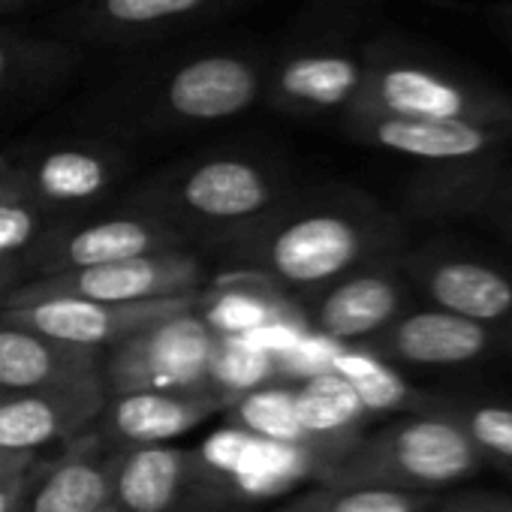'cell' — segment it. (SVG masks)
Listing matches in <instances>:
<instances>
[{
    "mask_svg": "<svg viewBox=\"0 0 512 512\" xmlns=\"http://www.w3.org/2000/svg\"><path fill=\"white\" fill-rule=\"evenodd\" d=\"M407 226L368 193L350 187L293 190L256 223L220 238L238 266L290 299H305L332 281L404 250Z\"/></svg>",
    "mask_w": 512,
    "mask_h": 512,
    "instance_id": "1",
    "label": "cell"
},
{
    "mask_svg": "<svg viewBox=\"0 0 512 512\" xmlns=\"http://www.w3.org/2000/svg\"><path fill=\"white\" fill-rule=\"evenodd\" d=\"M269 49L260 43H202L124 73L103 94L115 124L133 130H193L250 112L266 91Z\"/></svg>",
    "mask_w": 512,
    "mask_h": 512,
    "instance_id": "2",
    "label": "cell"
},
{
    "mask_svg": "<svg viewBox=\"0 0 512 512\" xmlns=\"http://www.w3.org/2000/svg\"><path fill=\"white\" fill-rule=\"evenodd\" d=\"M290 193V172L281 160L250 148H217L160 169L127 202L163 217L187 244L193 235L217 244L266 217Z\"/></svg>",
    "mask_w": 512,
    "mask_h": 512,
    "instance_id": "3",
    "label": "cell"
},
{
    "mask_svg": "<svg viewBox=\"0 0 512 512\" xmlns=\"http://www.w3.org/2000/svg\"><path fill=\"white\" fill-rule=\"evenodd\" d=\"M353 112L512 130V94L506 88L389 34L365 43V85Z\"/></svg>",
    "mask_w": 512,
    "mask_h": 512,
    "instance_id": "4",
    "label": "cell"
},
{
    "mask_svg": "<svg viewBox=\"0 0 512 512\" xmlns=\"http://www.w3.org/2000/svg\"><path fill=\"white\" fill-rule=\"evenodd\" d=\"M317 7L275 49H269L263 100L290 118L344 121L365 85V43L338 13Z\"/></svg>",
    "mask_w": 512,
    "mask_h": 512,
    "instance_id": "5",
    "label": "cell"
},
{
    "mask_svg": "<svg viewBox=\"0 0 512 512\" xmlns=\"http://www.w3.org/2000/svg\"><path fill=\"white\" fill-rule=\"evenodd\" d=\"M482 470V455L452 419L410 413L401 422L359 437L320 473V485L431 494L467 482Z\"/></svg>",
    "mask_w": 512,
    "mask_h": 512,
    "instance_id": "6",
    "label": "cell"
},
{
    "mask_svg": "<svg viewBox=\"0 0 512 512\" xmlns=\"http://www.w3.org/2000/svg\"><path fill=\"white\" fill-rule=\"evenodd\" d=\"M217 335L196 314V308L157 320L100 356V383L106 395L124 392H181L211 395L208 368Z\"/></svg>",
    "mask_w": 512,
    "mask_h": 512,
    "instance_id": "7",
    "label": "cell"
},
{
    "mask_svg": "<svg viewBox=\"0 0 512 512\" xmlns=\"http://www.w3.org/2000/svg\"><path fill=\"white\" fill-rule=\"evenodd\" d=\"M187 241L163 217L145 211L133 202H124L115 211L79 214L58 220L46 229L40 244L28 256L31 281L52 278L61 272L109 266L136 256L184 250Z\"/></svg>",
    "mask_w": 512,
    "mask_h": 512,
    "instance_id": "8",
    "label": "cell"
},
{
    "mask_svg": "<svg viewBox=\"0 0 512 512\" xmlns=\"http://www.w3.org/2000/svg\"><path fill=\"white\" fill-rule=\"evenodd\" d=\"M202 284H205L202 260H196L187 250H169V253L136 256V260H121L109 266L25 281L0 302V311L37 305V302H55V299L118 302V305L163 302V299L196 296L202 293Z\"/></svg>",
    "mask_w": 512,
    "mask_h": 512,
    "instance_id": "9",
    "label": "cell"
},
{
    "mask_svg": "<svg viewBox=\"0 0 512 512\" xmlns=\"http://www.w3.org/2000/svg\"><path fill=\"white\" fill-rule=\"evenodd\" d=\"M19 196L52 223L94 211L109 199L127 169L118 145L103 139H67L13 157Z\"/></svg>",
    "mask_w": 512,
    "mask_h": 512,
    "instance_id": "10",
    "label": "cell"
},
{
    "mask_svg": "<svg viewBox=\"0 0 512 512\" xmlns=\"http://www.w3.org/2000/svg\"><path fill=\"white\" fill-rule=\"evenodd\" d=\"M299 308L317 335L362 347L413 308V287L398 269V256H389L299 299Z\"/></svg>",
    "mask_w": 512,
    "mask_h": 512,
    "instance_id": "11",
    "label": "cell"
},
{
    "mask_svg": "<svg viewBox=\"0 0 512 512\" xmlns=\"http://www.w3.org/2000/svg\"><path fill=\"white\" fill-rule=\"evenodd\" d=\"M398 269L428 308L512 329V272L452 247L398 253Z\"/></svg>",
    "mask_w": 512,
    "mask_h": 512,
    "instance_id": "12",
    "label": "cell"
},
{
    "mask_svg": "<svg viewBox=\"0 0 512 512\" xmlns=\"http://www.w3.org/2000/svg\"><path fill=\"white\" fill-rule=\"evenodd\" d=\"M392 365L413 368H476L512 362V329L485 326L437 308H410L374 341L362 344Z\"/></svg>",
    "mask_w": 512,
    "mask_h": 512,
    "instance_id": "13",
    "label": "cell"
},
{
    "mask_svg": "<svg viewBox=\"0 0 512 512\" xmlns=\"http://www.w3.org/2000/svg\"><path fill=\"white\" fill-rule=\"evenodd\" d=\"M341 130L371 148L410 157L422 166H467L506 157L512 145L509 127H485L464 121H410L353 112Z\"/></svg>",
    "mask_w": 512,
    "mask_h": 512,
    "instance_id": "14",
    "label": "cell"
},
{
    "mask_svg": "<svg viewBox=\"0 0 512 512\" xmlns=\"http://www.w3.org/2000/svg\"><path fill=\"white\" fill-rule=\"evenodd\" d=\"M253 0H79L64 28L97 46H151L226 13L247 7Z\"/></svg>",
    "mask_w": 512,
    "mask_h": 512,
    "instance_id": "15",
    "label": "cell"
},
{
    "mask_svg": "<svg viewBox=\"0 0 512 512\" xmlns=\"http://www.w3.org/2000/svg\"><path fill=\"white\" fill-rule=\"evenodd\" d=\"M217 488L205 461L178 446H139L115 455L112 503L124 512H199Z\"/></svg>",
    "mask_w": 512,
    "mask_h": 512,
    "instance_id": "16",
    "label": "cell"
},
{
    "mask_svg": "<svg viewBox=\"0 0 512 512\" xmlns=\"http://www.w3.org/2000/svg\"><path fill=\"white\" fill-rule=\"evenodd\" d=\"M106 398L100 374L0 395V449L37 452L46 443L76 440L91 431Z\"/></svg>",
    "mask_w": 512,
    "mask_h": 512,
    "instance_id": "17",
    "label": "cell"
},
{
    "mask_svg": "<svg viewBox=\"0 0 512 512\" xmlns=\"http://www.w3.org/2000/svg\"><path fill=\"white\" fill-rule=\"evenodd\" d=\"M196 299L199 293L181 296V299H163V302H130V305L55 299V302H37V305H22V308H4L0 311V320L16 323L22 329H34L64 344L106 350L157 320L196 308Z\"/></svg>",
    "mask_w": 512,
    "mask_h": 512,
    "instance_id": "18",
    "label": "cell"
},
{
    "mask_svg": "<svg viewBox=\"0 0 512 512\" xmlns=\"http://www.w3.org/2000/svg\"><path fill=\"white\" fill-rule=\"evenodd\" d=\"M223 410L226 407L208 395H181V392L109 395L103 413L94 422L97 431L91 437L115 452L139 449V446H163L172 437L187 434L190 428Z\"/></svg>",
    "mask_w": 512,
    "mask_h": 512,
    "instance_id": "19",
    "label": "cell"
},
{
    "mask_svg": "<svg viewBox=\"0 0 512 512\" xmlns=\"http://www.w3.org/2000/svg\"><path fill=\"white\" fill-rule=\"evenodd\" d=\"M115 449L100 446L91 434L55 461H43L16 512H97L112 500Z\"/></svg>",
    "mask_w": 512,
    "mask_h": 512,
    "instance_id": "20",
    "label": "cell"
},
{
    "mask_svg": "<svg viewBox=\"0 0 512 512\" xmlns=\"http://www.w3.org/2000/svg\"><path fill=\"white\" fill-rule=\"evenodd\" d=\"M196 314L217 338H253L293 323L308 326L296 299L247 272H232L229 278H220L214 290H202L196 299Z\"/></svg>",
    "mask_w": 512,
    "mask_h": 512,
    "instance_id": "21",
    "label": "cell"
},
{
    "mask_svg": "<svg viewBox=\"0 0 512 512\" xmlns=\"http://www.w3.org/2000/svg\"><path fill=\"white\" fill-rule=\"evenodd\" d=\"M100 356L103 350L64 344L0 320V395L97 374Z\"/></svg>",
    "mask_w": 512,
    "mask_h": 512,
    "instance_id": "22",
    "label": "cell"
},
{
    "mask_svg": "<svg viewBox=\"0 0 512 512\" xmlns=\"http://www.w3.org/2000/svg\"><path fill=\"white\" fill-rule=\"evenodd\" d=\"M422 413L452 419L482 455L485 467L512 476V401L485 395H428Z\"/></svg>",
    "mask_w": 512,
    "mask_h": 512,
    "instance_id": "23",
    "label": "cell"
},
{
    "mask_svg": "<svg viewBox=\"0 0 512 512\" xmlns=\"http://www.w3.org/2000/svg\"><path fill=\"white\" fill-rule=\"evenodd\" d=\"M79 64V49L67 40L0 28V97L49 85Z\"/></svg>",
    "mask_w": 512,
    "mask_h": 512,
    "instance_id": "24",
    "label": "cell"
},
{
    "mask_svg": "<svg viewBox=\"0 0 512 512\" xmlns=\"http://www.w3.org/2000/svg\"><path fill=\"white\" fill-rule=\"evenodd\" d=\"M332 371L344 377L368 413H422L428 395L401 380V374L365 347H341Z\"/></svg>",
    "mask_w": 512,
    "mask_h": 512,
    "instance_id": "25",
    "label": "cell"
},
{
    "mask_svg": "<svg viewBox=\"0 0 512 512\" xmlns=\"http://www.w3.org/2000/svg\"><path fill=\"white\" fill-rule=\"evenodd\" d=\"M278 377V359L247 338H217L208 368L211 395L229 410Z\"/></svg>",
    "mask_w": 512,
    "mask_h": 512,
    "instance_id": "26",
    "label": "cell"
},
{
    "mask_svg": "<svg viewBox=\"0 0 512 512\" xmlns=\"http://www.w3.org/2000/svg\"><path fill=\"white\" fill-rule=\"evenodd\" d=\"M437 503L440 500L431 494L320 485L284 503L278 512H434Z\"/></svg>",
    "mask_w": 512,
    "mask_h": 512,
    "instance_id": "27",
    "label": "cell"
},
{
    "mask_svg": "<svg viewBox=\"0 0 512 512\" xmlns=\"http://www.w3.org/2000/svg\"><path fill=\"white\" fill-rule=\"evenodd\" d=\"M232 410H238L241 419L260 434H266L272 440H281L287 446H302V449L311 452L308 434H305V428L299 422V413H296V392H281V389L266 386L260 392L247 395L244 401H238ZM320 470H323V464H320Z\"/></svg>",
    "mask_w": 512,
    "mask_h": 512,
    "instance_id": "28",
    "label": "cell"
},
{
    "mask_svg": "<svg viewBox=\"0 0 512 512\" xmlns=\"http://www.w3.org/2000/svg\"><path fill=\"white\" fill-rule=\"evenodd\" d=\"M49 226L52 220L22 196L0 202V263H28L31 250L40 244Z\"/></svg>",
    "mask_w": 512,
    "mask_h": 512,
    "instance_id": "29",
    "label": "cell"
},
{
    "mask_svg": "<svg viewBox=\"0 0 512 512\" xmlns=\"http://www.w3.org/2000/svg\"><path fill=\"white\" fill-rule=\"evenodd\" d=\"M434 512H512V497L491 491H461L449 500H440Z\"/></svg>",
    "mask_w": 512,
    "mask_h": 512,
    "instance_id": "30",
    "label": "cell"
},
{
    "mask_svg": "<svg viewBox=\"0 0 512 512\" xmlns=\"http://www.w3.org/2000/svg\"><path fill=\"white\" fill-rule=\"evenodd\" d=\"M40 461L43 458L37 452H10V449H0V482L31 473Z\"/></svg>",
    "mask_w": 512,
    "mask_h": 512,
    "instance_id": "31",
    "label": "cell"
},
{
    "mask_svg": "<svg viewBox=\"0 0 512 512\" xmlns=\"http://www.w3.org/2000/svg\"><path fill=\"white\" fill-rule=\"evenodd\" d=\"M40 464H43V461H40ZM40 464H37L31 473H25V476H16V479L0 482V512H16V509H19V503H22L25 491L31 488V482H34Z\"/></svg>",
    "mask_w": 512,
    "mask_h": 512,
    "instance_id": "32",
    "label": "cell"
},
{
    "mask_svg": "<svg viewBox=\"0 0 512 512\" xmlns=\"http://www.w3.org/2000/svg\"><path fill=\"white\" fill-rule=\"evenodd\" d=\"M25 281H31V269H28L25 260L0 263V302H4L16 287H22Z\"/></svg>",
    "mask_w": 512,
    "mask_h": 512,
    "instance_id": "33",
    "label": "cell"
},
{
    "mask_svg": "<svg viewBox=\"0 0 512 512\" xmlns=\"http://www.w3.org/2000/svg\"><path fill=\"white\" fill-rule=\"evenodd\" d=\"M19 196V184H16V163L10 154H0V202Z\"/></svg>",
    "mask_w": 512,
    "mask_h": 512,
    "instance_id": "34",
    "label": "cell"
},
{
    "mask_svg": "<svg viewBox=\"0 0 512 512\" xmlns=\"http://www.w3.org/2000/svg\"><path fill=\"white\" fill-rule=\"evenodd\" d=\"M28 4H34V0H0V19L16 13V10H22V7H28Z\"/></svg>",
    "mask_w": 512,
    "mask_h": 512,
    "instance_id": "35",
    "label": "cell"
},
{
    "mask_svg": "<svg viewBox=\"0 0 512 512\" xmlns=\"http://www.w3.org/2000/svg\"><path fill=\"white\" fill-rule=\"evenodd\" d=\"M497 19H500V25L506 28V34L512 37V0H509V4H503V7L497 10Z\"/></svg>",
    "mask_w": 512,
    "mask_h": 512,
    "instance_id": "36",
    "label": "cell"
},
{
    "mask_svg": "<svg viewBox=\"0 0 512 512\" xmlns=\"http://www.w3.org/2000/svg\"><path fill=\"white\" fill-rule=\"evenodd\" d=\"M317 7H350V0H314Z\"/></svg>",
    "mask_w": 512,
    "mask_h": 512,
    "instance_id": "37",
    "label": "cell"
},
{
    "mask_svg": "<svg viewBox=\"0 0 512 512\" xmlns=\"http://www.w3.org/2000/svg\"><path fill=\"white\" fill-rule=\"evenodd\" d=\"M97 512H124V509H121L118 503H112V500H109V503H106V506H100Z\"/></svg>",
    "mask_w": 512,
    "mask_h": 512,
    "instance_id": "38",
    "label": "cell"
}]
</instances>
